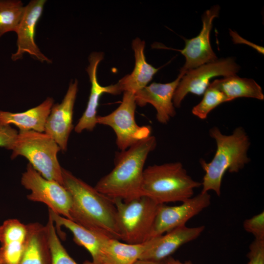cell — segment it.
Returning a JSON list of instances; mask_svg holds the SVG:
<instances>
[{
	"mask_svg": "<svg viewBox=\"0 0 264 264\" xmlns=\"http://www.w3.org/2000/svg\"><path fill=\"white\" fill-rule=\"evenodd\" d=\"M63 185L69 193L71 220L109 238L120 240L113 200L62 168Z\"/></svg>",
	"mask_w": 264,
	"mask_h": 264,
	"instance_id": "1",
	"label": "cell"
},
{
	"mask_svg": "<svg viewBox=\"0 0 264 264\" xmlns=\"http://www.w3.org/2000/svg\"><path fill=\"white\" fill-rule=\"evenodd\" d=\"M156 144V138L151 135L116 153L114 167L100 178L94 188L112 200L120 199L127 202L142 196L144 165Z\"/></svg>",
	"mask_w": 264,
	"mask_h": 264,
	"instance_id": "2",
	"label": "cell"
},
{
	"mask_svg": "<svg viewBox=\"0 0 264 264\" xmlns=\"http://www.w3.org/2000/svg\"><path fill=\"white\" fill-rule=\"evenodd\" d=\"M209 134L216 142L217 150L210 162L200 160L205 172L201 192L213 191L220 196L225 173L227 171L238 173L250 161L247 152L250 142L244 129L241 127L236 128L229 135L223 134L218 127H214L210 129Z\"/></svg>",
	"mask_w": 264,
	"mask_h": 264,
	"instance_id": "3",
	"label": "cell"
},
{
	"mask_svg": "<svg viewBox=\"0 0 264 264\" xmlns=\"http://www.w3.org/2000/svg\"><path fill=\"white\" fill-rule=\"evenodd\" d=\"M200 186L201 182L193 179L179 162L154 164L144 169L141 195L158 204L182 202Z\"/></svg>",
	"mask_w": 264,
	"mask_h": 264,
	"instance_id": "4",
	"label": "cell"
},
{
	"mask_svg": "<svg viewBox=\"0 0 264 264\" xmlns=\"http://www.w3.org/2000/svg\"><path fill=\"white\" fill-rule=\"evenodd\" d=\"M11 150L12 159L23 156L44 177L63 185L62 167L57 158L61 149L49 135L34 131H20Z\"/></svg>",
	"mask_w": 264,
	"mask_h": 264,
	"instance_id": "5",
	"label": "cell"
},
{
	"mask_svg": "<svg viewBox=\"0 0 264 264\" xmlns=\"http://www.w3.org/2000/svg\"><path fill=\"white\" fill-rule=\"evenodd\" d=\"M117 211L120 240L130 244L142 243L150 239L158 204L146 196L125 202L113 200Z\"/></svg>",
	"mask_w": 264,
	"mask_h": 264,
	"instance_id": "6",
	"label": "cell"
},
{
	"mask_svg": "<svg viewBox=\"0 0 264 264\" xmlns=\"http://www.w3.org/2000/svg\"><path fill=\"white\" fill-rule=\"evenodd\" d=\"M136 104L134 93L125 91L121 103L110 113L97 115V124L110 127L116 135V144L120 151H124L135 143L151 135L149 126H139L135 119Z\"/></svg>",
	"mask_w": 264,
	"mask_h": 264,
	"instance_id": "7",
	"label": "cell"
},
{
	"mask_svg": "<svg viewBox=\"0 0 264 264\" xmlns=\"http://www.w3.org/2000/svg\"><path fill=\"white\" fill-rule=\"evenodd\" d=\"M21 184L30 191L28 200L44 203L54 212L70 220L71 198L63 185L44 177L29 163L22 174Z\"/></svg>",
	"mask_w": 264,
	"mask_h": 264,
	"instance_id": "8",
	"label": "cell"
},
{
	"mask_svg": "<svg viewBox=\"0 0 264 264\" xmlns=\"http://www.w3.org/2000/svg\"><path fill=\"white\" fill-rule=\"evenodd\" d=\"M240 69V66L233 58L227 57L218 59L187 71L181 77L175 91L173 100L175 107L179 108L189 93L197 95L203 94L212 78L236 75Z\"/></svg>",
	"mask_w": 264,
	"mask_h": 264,
	"instance_id": "9",
	"label": "cell"
},
{
	"mask_svg": "<svg viewBox=\"0 0 264 264\" xmlns=\"http://www.w3.org/2000/svg\"><path fill=\"white\" fill-rule=\"evenodd\" d=\"M210 203L211 196L208 192H201L179 205L159 204L150 239L186 225L189 220L207 208Z\"/></svg>",
	"mask_w": 264,
	"mask_h": 264,
	"instance_id": "10",
	"label": "cell"
},
{
	"mask_svg": "<svg viewBox=\"0 0 264 264\" xmlns=\"http://www.w3.org/2000/svg\"><path fill=\"white\" fill-rule=\"evenodd\" d=\"M220 10L219 5L213 6L206 10L202 16V26L199 33L192 39H184L185 47L181 50H176L185 58V63L180 73L185 74L188 70L218 59L211 47L210 35L213 21L219 17Z\"/></svg>",
	"mask_w": 264,
	"mask_h": 264,
	"instance_id": "11",
	"label": "cell"
},
{
	"mask_svg": "<svg viewBox=\"0 0 264 264\" xmlns=\"http://www.w3.org/2000/svg\"><path fill=\"white\" fill-rule=\"evenodd\" d=\"M77 92L78 81H71L62 102L52 106L45 124L44 132L51 136L64 152L66 151L73 128V109Z\"/></svg>",
	"mask_w": 264,
	"mask_h": 264,
	"instance_id": "12",
	"label": "cell"
},
{
	"mask_svg": "<svg viewBox=\"0 0 264 264\" xmlns=\"http://www.w3.org/2000/svg\"><path fill=\"white\" fill-rule=\"evenodd\" d=\"M45 2V0H32L25 6L23 17L16 32L17 49L11 55L13 61L21 59L27 53L42 63H52V60L41 52L35 40L36 27Z\"/></svg>",
	"mask_w": 264,
	"mask_h": 264,
	"instance_id": "13",
	"label": "cell"
},
{
	"mask_svg": "<svg viewBox=\"0 0 264 264\" xmlns=\"http://www.w3.org/2000/svg\"><path fill=\"white\" fill-rule=\"evenodd\" d=\"M203 225L189 227L183 225L162 235L151 238L140 259L163 261L183 244L198 238L203 232Z\"/></svg>",
	"mask_w": 264,
	"mask_h": 264,
	"instance_id": "14",
	"label": "cell"
},
{
	"mask_svg": "<svg viewBox=\"0 0 264 264\" xmlns=\"http://www.w3.org/2000/svg\"><path fill=\"white\" fill-rule=\"evenodd\" d=\"M184 74L179 73L174 81L168 83L154 82L134 94L136 105L143 107L153 105L156 110V119L160 123L167 124L176 115L173 96L179 82Z\"/></svg>",
	"mask_w": 264,
	"mask_h": 264,
	"instance_id": "15",
	"label": "cell"
},
{
	"mask_svg": "<svg viewBox=\"0 0 264 264\" xmlns=\"http://www.w3.org/2000/svg\"><path fill=\"white\" fill-rule=\"evenodd\" d=\"M102 52H92L88 57L89 65L87 71L91 83V89L86 109L74 128L75 132L81 133L84 130L92 131L97 124V112L101 96L104 93L117 95L115 85L103 87L100 85L97 77V67L103 59Z\"/></svg>",
	"mask_w": 264,
	"mask_h": 264,
	"instance_id": "16",
	"label": "cell"
},
{
	"mask_svg": "<svg viewBox=\"0 0 264 264\" xmlns=\"http://www.w3.org/2000/svg\"><path fill=\"white\" fill-rule=\"evenodd\" d=\"M27 225L15 219L0 226V264H19L25 246Z\"/></svg>",
	"mask_w": 264,
	"mask_h": 264,
	"instance_id": "17",
	"label": "cell"
},
{
	"mask_svg": "<svg viewBox=\"0 0 264 264\" xmlns=\"http://www.w3.org/2000/svg\"><path fill=\"white\" fill-rule=\"evenodd\" d=\"M145 46V41L139 38L132 41V48L135 58L134 69L131 74L125 76L115 84L118 94L125 91L135 94L146 87L158 70V68L147 62L144 54Z\"/></svg>",
	"mask_w": 264,
	"mask_h": 264,
	"instance_id": "18",
	"label": "cell"
},
{
	"mask_svg": "<svg viewBox=\"0 0 264 264\" xmlns=\"http://www.w3.org/2000/svg\"><path fill=\"white\" fill-rule=\"evenodd\" d=\"M48 215L57 228L64 226L69 230L73 234L74 241L88 250L94 264H100L101 251L106 240L109 237L85 228L49 209Z\"/></svg>",
	"mask_w": 264,
	"mask_h": 264,
	"instance_id": "19",
	"label": "cell"
},
{
	"mask_svg": "<svg viewBox=\"0 0 264 264\" xmlns=\"http://www.w3.org/2000/svg\"><path fill=\"white\" fill-rule=\"evenodd\" d=\"M27 234L19 264H52V255L46 225L39 222L26 224Z\"/></svg>",
	"mask_w": 264,
	"mask_h": 264,
	"instance_id": "20",
	"label": "cell"
},
{
	"mask_svg": "<svg viewBox=\"0 0 264 264\" xmlns=\"http://www.w3.org/2000/svg\"><path fill=\"white\" fill-rule=\"evenodd\" d=\"M53 105V99L48 97L39 105L24 112L0 110V123L15 125L20 131L44 132L45 124Z\"/></svg>",
	"mask_w": 264,
	"mask_h": 264,
	"instance_id": "21",
	"label": "cell"
},
{
	"mask_svg": "<svg viewBox=\"0 0 264 264\" xmlns=\"http://www.w3.org/2000/svg\"><path fill=\"white\" fill-rule=\"evenodd\" d=\"M149 244V240L142 243L130 244L109 238L101 251L100 264H133Z\"/></svg>",
	"mask_w": 264,
	"mask_h": 264,
	"instance_id": "22",
	"label": "cell"
},
{
	"mask_svg": "<svg viewBox=\"0 0 264 264\" xmlns=\"http://www.w3.org/2000/svg\"><path fill=\"white\" fill-rule=\"evenodd\" d=\"M211 83L222 91L229 101L240 97L264 99L261 87L252 79L234 75L216 79Z\"/></svg>",
	"mask_w": 264,
	"mask_h": 264,
	"instance_id": "23",
	"label": "cell"
},
{
	"mask_svg": "<svg viewBox=\"0 0 264 264\" xmlns=\"http://www.w3.org/2000/svg\"><path fill=\"white\" fill-rule=\"evenodd\" d=\"M25 9L20 0H0V38L7 32H16Z\"/></svg>",
	"mask_w": 264,
	"mask_h": 264,
	"instance_id": "24",
	"label": "cell"
},
{
	"mask_svg": "<svg viewBox=\"0 0 264 264\" xmlns=\"http://www.w3.org/2000/svg\"><path fill=\"white\" fill-rule=\"evenodd\" d=\"M229 101L223 92L211 82L203 93L202 100L193 107L192 112L198 118L204 120L218 106Z\"/></svg>",
	"mask_w": 264,
	"mask_h": 264,
	"instance_id": "25",
	"label": "cell"
},
{
	"mask_svg": "<svg viewBox=\"0 0 264 264\" xmlns=\"http://www.w3.org/2000/svg\"><path fill=\"white\" fill-rule=\"evenodd\" d=\"M46 226L52 255V264H79L70 256L62 244L54 223L49 215ZM82 264H95L92 261H86Z\"/></svg>",
	"mask_w": 264,
	"mask_h": 264,
	"instance_id": "26",
	"label": "cell"
},
{
	"mask_svg": "<svg viewBox=\"0 0 264 264\" xmlns=\"http://www.w3.org/2000/svg\"><path fill=\"white\" fill-rule=\"evenodd\" d=\"M243 227L246 232L253 235L255 240H264V212L246 219Z\"/></svg>",
	"mask_w": 264,
	"mask_h": 264,
	"instance_id": "27",
	"label": "cell"
},
{
	"mask_svg": "<svg viewBox=\"0 0 264 264\" xmlns=\"http://www.w3.org/2000/svg\"><path fill=\"white\" fill-rule=\"evenodd\" d=\"M249 249L247 264H264V240L254 239Z\"/></svg>",
	"mask_w": 264,
	"mask_h": 264,
	"instance_id": "28",
	"label": "cell"
},
{
	"mask_svg": "<svg viewBox=\"0 0 264 264\" xmlns=\"http://www.w3.org/2000/svg\"><path fill=\"white\" fill-rule=\"evenodd\" d=\"M18 134L17 131L10 125L0 123V147L11 150Z\"/></svg>",
	"mask_w": 264,
	"mask_h": 264,
	"instance_id": "29",
	"label": "cell"
},
{
	"mask_svg": "<svg viewBox=\"0 0 264 264\" xmlns=\"http://www.w3.org/2000/svg\"><path fill=\"white\" fill-rule=\"evenodd\" d=\"M230 35L232 38V40L235 44H244L247 45L251 46L254 48L259 53L264 54V47L255 44L250 42L244 39L241 36H240L236 31H234L232 30H230Z\"/></svg>",
	"mask_w": 264,
	"mask_h": 264,
	"instance_id": "30",
	"label": "cell"
},
{
	"mask_svg": "<svg viewBox=\"0 0 264 264\" xmlns=\"http://www.w3.org/2000/svg\"><path fill=\"white\" fill-rule=\"evenodd\" d=\"M164 264H192L190 262H182L181 261L169 257L164 261Z\"/></svg>",
	"mask_w": 264,
	"mask_h": 264,
	"instance_id": "31",
	"label": "cell"
},
{
	"mask_svg": "<svg viewBox=\"0 0 264 264\" xmlns=\"http://www.w3.org/2000/svg\"><path fill=\"white\" fill-rule=\"evenodd\" d=\"M133 264H164V261L161 262H156L149 260L139 259Z\"/></svg>",
	"mask_w": 264,
	"mask_h": 264,
	"instance_id": "32",
	"label": "cell"
}]
</instances>
